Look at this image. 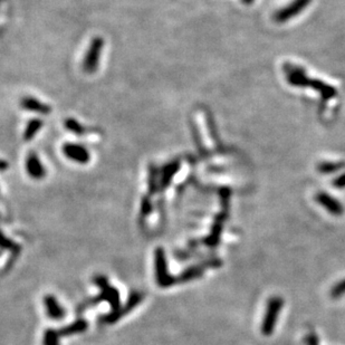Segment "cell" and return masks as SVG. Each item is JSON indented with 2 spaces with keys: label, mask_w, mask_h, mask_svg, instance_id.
<instances>
[{
  "label": "cell",
  "mask_w": 345,
  "mask_h": 345,
  "mask_svg": "<svg viewBox=\"0 0 345 345\" xmlns=\"http://www.w3.org/2000/svg\"><path fill=\"white\" fill-rule=\"evenodd\" d=\"M93 281H94L96 286L101 289V293H99V296H96V297L90 298L87 299L86 302L81 303L79 307H77L76 313L77 314L83 313V312L85 310H87L88 307L99 305L101 302L109 303L112 311L120 309L121 307L120 292H118L115 287H113L112 285H110L109 279H107L104 275H96L94 278H93Z\"/></svg>",
  "instance_id": "1"
},
{
  "label": "cell",
  "mask_w": 345,
  "mask_h": 345,
  "mask_svg": "<svg viewBox=\"0 0 345 345\" xmlns=\"http://www.w3.org/2000/svg\"><path fill=\"white\" fill-rule=\"evenodd\" d=\"M154 269L155 279L159 287L168 288L178 284L177 276H173L169 273L165 251L162 247H158L154 251Z\"/></svg>",
  "instance_id": "2"
},
{
  "label": "cell",
  "mask_w": 345,
  "mask_h": 345,
  "mask_svg": "<svg viewBox=\"0 0 345 345\" xmlns=\"http://www.w3.org/2000/svg\"><path fill=\"white\" fill-rule=\"evenodd\" d=\"M284 300L279 296H273L267 300L266 311L262 323V333L265 336H270L275 331L276 323L283 309Z\"/></svg>",
  "instance_id": "3"
},
{
  "label": "cell",
  "mask_w": 345,
  "mask_h": 345,
  "mask_svg": "<svg viewBox=\"0 0 345 345\" xmlns=\"http://www.w3.org/2000/svg\"><path fill=\"white\" fill-rule=\"evenodd\" d=\"M144 299V294L142 292L139 291H133L131 292V294L129 295V298L125 303V305L121 306L120 309L112 311L111 313L106 315H102V316L99 317V323L101 324H114V323L118 322L120 318H122L125 315H128L130 312L135 309L139 304Z\"/></svg>",
  "instance_id": "4"
},
{
  "label": "cell",
  "mask_w": 345,
  "mask_h": 345,
  "mask_svg": "<svg viewBox=\"0 0 345 345\" xmlns=\"http://www.w3.org/2000/svg\"><path fill=\"white\" fill-rule=\"evenodd\" d=\"M228 218V209H222L214 218V224L211 226L209 235L201 239V243L206 245L208 248H216L220 243L222 229H224L225 222Z\"/></svg>",
  "instance_id": "5"
},
{
  "label": "cell",
  "mask_w": 345,
  "mask_h": 345,
  "mask_svg": "<svg viewBox=\"0 0 345 345\" xmlns=\"http://www.w3.org/2000/svg\"><path fill=\"white\" fill-rule=\"evenodd\" d=\"M310 3L311 0H293L287 6L283 7V8L274 14L273 19L279 24L286 23V21L291 20L292 18L297 16L303 10H305Z\"/></svg>",
  "instance_id": "6"
},
{
  "label": "cell",
  "mask_w": 345,
  "mask_h": 345,
  "mask_svg": "<svg viewBox=\"0 0 345 345\" xmlns=\"http://www.w3.org/2000/svg\"><path fill=\"white\" fill-rule=\"evenodd\" d=\"M104 42L101 37H96L92 40L86 56L84 58L83 67L86 73H94L98 68L99 56H101Z\"/></svg>",
  "instance_id": "7"
},
{
  "label": "cell",
  "mask_w": 345,
  "mask_h": 345,
  "mask_svg": "<svg viewBox=\"0 0 345 345\" xmlns=\"http://www.w3.org/2000/svg\"><path fill=\"white\" fill-rule=\"evenodd\" d=\"M285 75H286V81L292 86L296 87H307L310 86L311 80L306 75L305 70L298 67V66L293 64H285L283 66Z\"/></svg>",
  "instance_id": "8"
},
{
  "label": "cell",
  "mask_w": 345,
  "mask_h": 345,
  "mask_svg": "<svg viewBox=\"0 0 345 345\" xmlns=\"http://www.w3.org/2000/svg\"><path fill=\"white\" fill-rule=\"evenodd\" d=\"M315 199H316V201L320 203L323 208H325L329 214H333V216H342L344 214V207L342 203L337 199L334 198V197L329 196L328 192H317Z\"/></svg>",
  "instance_id": "9"
},
{
  "label": "cell",
  "mask_w": 345,
  "mask_h": 345,
  "mask_svg": "<svg viewBox=\"0 0 345 345\" xmlns=\"http://www.w3.org/2000/svg\"><path fill=\"white\" fill-rule=\"evenodd\" d=\"M64 154L70 159L72 161H75L81 164H85L90 161V153L84 147L79 146V144L73 143H66L64 148H63Z\"/></svg>",
  "instance_id": "10"
},
{
  "label": "cell",
  "mask_w": 345,
  "mask_h": 345,
  "mask_svg": "<svg viewBox=\"0 0 345 345\" xmlns=\"http://www.w3.org/2000/svg\"><path fill=\"white\" fill-rule=\"evenodd\" d=\"M44 305L46 307L48 317L54 321H61L66 316V310L61 306L54 295L48 294L44 297Z\"/></svg>",
  "instance_id": "11"
},
{
  "label": "cell",
  "mask_w": 345,
  "mask_h": 345,
  "mask_svg": "<svg viewBox=\"0 0 345 345\" xmlns=\"http://www.w3.org/2000/svg\"><path fill=\"white\" fill-rule=\"evenodd\" d=\"M206 269H207V266L203 264V262L200 263V264H196L188 267V268H185L180 275L177 276L178 283L184 284L195 279H199V278H201L203 276Z\"/></svg>",
  "instance_id": "12"
},
{
  "label": "cell",
  "mask_w": 345,
  "mask_h": 345,
  "mask_svg": "<svg viewBox=\"0 0 345 345\" xmlns=\"http://www.w3.org/2000/svg\"><path fill=\"white\" fill-rule=\"evenodd\" d=\"M26 169H27L29 176L36 180L43 179L46 174L42 162L39 161V158L37 157V154L34 153V152H31L28 154L27 160H26Z\"/></svg>",
  "instance_id": "13"
},
{
  "label": "cell",
  "mask_w": 345,
  "mask_h": 345,
  "mask_svg": "<svg viewBox=\"0 0 345 345\" xmlns=\"http://www.w3.org/2000/svg\"><path fill=\"white\" fill-rule=\"evenodd\" d=\"M88 329V323L87 321L85 320L83 317L77 318L75 322H73L72 324H68L64 326V328L59 329V334H61V336L66 337V336H70V335H75V334H81L86 332Z\"/></svg>",
  "instance_id": "14"
},
{
  "label": "cell",
  "mask_w": 345,
  "mask_h": 345,
  "mask_svg": "<svg viewBox=\"0 0 345 345\" xmlns=\"http://www.w3.org/2000/svg\"><path fill=\"white\" fill-rule=\"evenodd\" d=\"M310 87L313 88V90L316 91L317 93H320V95L324 99H331L333 98H335L337 94V91L335 90V87L332 86V85L326 84L325 82L316 79L311 80Z\"/></svg>",
  "instance_id": "15"
},
{
  "label": "cell",
  "mask_w": 345,
  "mask_h": 345,
  "mask_svg": "<svg viewBox=\"0 0 345 345\" xmlns=\"http://www.w3.org/2000/svg\"><path fill=\"white\" fill-rule=\"evenodd\" d=\"M180 163L178 161H173L171 163H168L165 166H163L162 172H161V178H160V189L161 190H164L169 187V184L171 183V181L173 179L174 174L178 172L179 170Z\"/></svg>",
  "instance_id": "16"
},
{
  "label": "cell",
  "mask_w": 345,
  "mask_h": 345,
  "mask_svg": "<svg viewBox=\"0 0 345 345\" xmlns=\"http://www.w3.org/2000/svg\"><path fill=\"white\" fill-rule=\"evenodd\" d=\"M21 106L24 107L25 110L33 111V112L40 113V114H48L50 113V106L47 105V104H44L38 99H33V98H25L23 101H21Z\"/></svg>",
  "instance_id": "17"
},
{
  "label": "cell",
  "mask_w": 345,
  "mask_h": 345,
  "mask_svg": "<svg viewBox=\"0 0 345 345\" xmlns=\"http://www.w3.org/2000/svg\"><path fill=\"white\" fill-rule=\"evenodd\" d=\"M344 166V162H322L317 165V171L323 174H331L340 171Z\"/></svg>",
  "instance_id": "18"
},
{
  "label": "cell",
  "mask_w": 345,
  "mask_h": 345,
  "mask_svg": "<svg viewBox=\"0 0 345 345\" xmlns=\"http://www.w3.org/2000/svg\"><path fill=\"white\" fill-rule=\"evenodd\" d=\"M59 337L61 334L56 329H47L44 332L43 345H59Z\"/></svg>",
  "instance_id": "19"
},
{
  "label": "cell",
  "mask_w": 345,
  "mask_h": 345,
  "mask_svg": "<svg viewBox=\"0 0 345 345\" xmlns=\"http://www.w3.org/2000/svg\"><path fill=\"white\" fill-rule=\"evenodd\" d=\"M42 124H43V122L40 120H32L31 122H29L27 128H26L25 134H24L25 140L29 141L34 138V136L36 135V133L39 131L40 128H42Z\"/></svg>",
  "instance_id": "20"
},
{
  "label": "cell",
  "mask_w": 345,
  "mask_h": 345,
  "mask_svg": "<svg viewBox=\"0 0 345 345\" xmlns=\"http://www.w3.org/2000/svg\"><path fill=\"white\" fill-rule=\"evenodd\" d=\"M152 201H151V196H146L144 198H142V202H141V208H140V219H146L148 216H150L152 213Z\"/></svg>",
  "instance_id": "21"
},
{
  "label": "cell",
  "mask_w": 345,
  "mask_h": 345,
  "mask_svg": "<svg viewBox=\"0 0 345 345\" xmlns=\"http://www.w3.org/2000/svg\"><path fill=\"white\" fill-rule=\"evenodd\" d=\"M66 128H67L69 131H72L73 133H75L77 135H83L84 134V129L82 125L79 123V122L73 120V118H68L67 121H66Z\"/></svg>",
  "instance_id": "22"
},
{
  "label": "cell",
  "mask_w": 345,
  "mask_h": 345,
  "mask_svg": "<svg viewBox=\"0 0 345 345\" xmlns=\"http://www.w3.org/2000/svg\"><path fill=\"white\" fill-rule=\"evenodd\" d=\"M344 295H345V279L341 280L340 283H337L331 291L332 298H340Z\"/></svg>",
  "instance_id": "23"
},
{
  "label": "cell",
  "mask_w": 345,
  "mask_h": 345,
  "mask_svg": "<svg viewBox=\"0 0 345 345\" xmlns=\"http://www.w3.org/2000/svg\"><path fill=\"white\" fill-rule=\"evenodd\" d=\"M333 184L336 189H344L345 188V172L341 174L340 177H337L336 179L333 181Z\"/></svg>",
  "instance_id": "24"
},
{
  "label": "cell",
  "mask_w": 345,
  "mask_h": 345,
  "mask_svg": "<svg viewBox=\"0 0 345 345\" xmlns=\"http://www.w3.org/2000/svg\"><path fill=\"white\" fill-rule=\"evenodd\" d=\"M309 345H317V340L314 335L309 337Z\"/></svg>",
  "instance_id": "25"
},
{
  "label": "cell",
  "mask_w": 345,
  "mask_h": 345,
  "mask_svg": "<svg viewBox=\"0 0 345 345\" xmlns=\"http://www.w3.org/2000/svg\"><path fill=\"white\" fill-rule=\"evenodd\" d=\"M243 1L246 3V5H251V3H253L255 0H243Z\"/></svg>",
  "instance_id": "26"
}]
</instances>
